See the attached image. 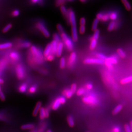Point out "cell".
Here are the masks:
<instances>
[{"mask_svg":"<svg viewBox=\"0 0 132 132\" xmlns=\"http://www.w3.org/2000/svg\"><path fill=\"white\" fill-rule=\"evenodd\" d=\"M27 88H28V86L27 84L26 83H23L19 87V91L21 93H24L26 92Z\"/></svg>","mask_w":132,"mask_h":132,"instance_id":"cell-29","label":"cell"},{"mask_svg":"<svg viewBox=\"0 0 132 132\" xmlns=\"http://www.w3.org/2000/svg\"><path fill=\"white\" fill-rule=\"evenodd\" d=\"M97 40L92 38L91 40H90V50H94L97 46Z\"/></svg>","mask_w":132,"mask_h":132,"instance_id":"cell-26","label":"cell"},{"mask_svg":"<svg viewBox=\"0 0 132 132\" xmlns=\"http://www.w3.org/2000/svg\"><path fill=\"white\" fill-rule=\"evenodd\" d=\"M10 57L13 60L18 61L19 59L20 56L18 53L15 52H13L10 54Z\"/></svg>","mask_w":132,"mask_h":132,"instance_id":"cell-27","label":"cell"},{"mask_svg":"<svg viewBox=\"0 0 132 132\" xmlns=\"http://www.w3.org/2000/svg\"><path fill=\"white\" fill-rule=\"evenodd\" d=\"M81 2L85 3L86 1L87 0H79Z\"/></svg>","mask_w":132,"mask_h":132,"instance_id":"cell-58","label":"cell"},{"mask_svg":"<svg viewBox=\"0 0 132 132\" xmlns=\"http://www.w3.org/2000/svg\"><path fill=\"white\" fill-rule=\"evenodd\" d=\"M12 24H7L3 30V32L4 33H6L12 28Z\"/></svg>","mask_w":132,"mask_h":132,"instance_id":"cell-39","label":"cell"},{"mask_svg":"<svg viewBox=\"0 0 132 132\" xmlns=\"http://www.w3.org/2000/svg\"><path fill=\"white\" fill-rule=\"evenodd\" d=\"M63 94L66 97L68 98V99H70V98H71V97H72L74 94L72 93V92L71 91L70 89L67 88V89H64L63 90Z\"/></svg>","mask_w":132,"mask_h":132,"instance_id":"cell-17","label":"cell"},{"mask_svg":"<svg viewBox=\"0 0 132 132\" xmlns=\"http://www.w3.org/2000/svg\"><path fill=\"white\" fill-rule=\"evenodd\" d=\"M60 98V102L61 104H65L66 102V99L65 97L64 96H61V97H59Z\"/></svg>","mask_w":132,"mask_h":132,"instance_id":"cell-51","label":"cell"},{"mask_svg":"<svg viewBox=\"0 0 132 132\" xmlns=\"http://www.w3.org/2000/svg\"><path fill=\"white\" fill-rule=\"evenodd\" d=\"M117 52L118 56H119L120 57H121V58L124 59V58L126 57V53H125V52H124L123 50H122V48H118L117 50Z\"/></svg>","mask_w":132,"mask_h":132,"instance_id":"cell-28","label":"cell"},{"mask_svg":"<svg viewBox=\"0 0 132 132\" xmlns=\"http://www.w3.org/2000/svg\"><path fill=\"white\" fill-rule=\"evenodd\" d=\"M45 109H46V118H48L50 116V110L48 108H45Z\"/></svg>","mask_w":132,"mask_h":132,"instance_id":"cell-54","label":"cell"},{"mask_svg":"<svg viewBox=\"0 0 132 132\" xmlns=\"http://www.w3.org/2000/svg\"><path fill=\"white\" fill-rule=\"evenodd\" d=\"M130 127L131 128V130H132V121H130Z\"/></svg>","mask_w":132,"mask_h":132,"instance_id":"cell-56","label":"cell"},{"mask_svg":"<svg viewBox=\"0 0 132 132\" xmlns=\"http://www.w3.org/2000/svg\"><path fill=\"white\" fill-rule=\"evenodd\" d=\"M37 87L36 85H33L31 86L29 89V92L31 94H34L37 92Z\"/></svg>","mask_w":132,"mask_h":132,"instance_id":"cell-41","label":"cell"},{"mask_svg":"<svg viewBox=\"0 0 132 132\" xmlns=\"http://www.w3.org/2000/svg\"><path fill=\"white\" fill-rule=\"evenodd\" d=\"M61 37L68 50L70 52L72 51L74 48L73 43L72 39H71L65 32L61 34Z\"/></svg>","mask_w":132,"mask_h":132,"instance_id":"cell-3","label":"cell"},{"mask_svg":"<svg viewBox=\"0 0 132 132\" xmlns=\"http://www.w3.org/2000/svg\"><path fill=\"white\" fill-rule=\"evenodd\" d=\"M21 46L22 48H28L29 47L31 46V43L30 42L28 41H26L22 43V44H21Z\"/></svg>","mask_w":132,"mask_h":132,"instance_id":"cell-36","label":"cell"},{"mask_svg":"<svg viewBox=\"0 0 132 132\" xmlns=\"http://www.w3.org/2000/svg\"><path fill=\"white\" fill-rule=\"evenodd\" d=\"M12 46H13L12 43L10 42L3 43L0 44V50H4V49L10 48L12 47Z\"/></svg>","mask_w":132,"mask_h":132,"instance_id":"cell-22","label":"cell"},{"mask_svg":"<svg viewBox=\"0 0 132 132\" xmlns=\"http://www.w3.org/2000/svg\"><path fill=\"white\" fill-rule=\"evenodd\" d=\"M67 1H73V0H67Z\"/></svg>","mask_w":132,"mask_h":132,"instance_id":"cell-61","label":"cell"},{"mask_svg":"<svg viewBox=\"0 0 132 132\" xmlns=\"http://www.w3.org/2000/svg\"><path fill=\"white\" fill-rule=\"evenodd\" d=\"M132 82V75L127 77V78H125L121 80L120 83L122 85H125V84H128L129 83Z\"/></svg>","mask_w":132,"mask_h":132,"instance_id":"cell-21","label":"cell"},{"mask_svg":"<svg viewBox=\"0 0 132 132\" xmlns=\"http://www.w3.org/2000/svg\"><path fill=\"white\" fill-rule=\"evenodd\" d=\"M66 61L65 58L64 57H61L60 59V67L62 69L66 67Z\"/></svg>","mask_w":132,"mask_h":132,"instance_id":"cell-31","label":"cell"},{"mask_svg":"<svg viewBox=\"0 0 132 132\" xmlns=\"http://www.w3.org/2000/svg\"><path fill=\"white\" fill-rule=\"evenodd\" d=\"M77 85L75 83H73V84L71 85V87H70V90L72 92V93H73L74 94H75L76 92L77 91Z\"/></svg>","mask_w":132,"mask_h":132,"instance_id":"cell-40","label":"cell"},{"mask_svg":"<svg viewBox=\"0 0 132 132\" xmlns=\"http://www.w3.org/2000/svg\"><path fill=\"white\" fill-rule=\"evenodd\" d=\"M43 55L45 57H46L48 55L52 54V46L51 43L48 44L46 46L45 48L44 51L43 52Z\"/></svg>","mask_w":132,"mask_h":132,"instance_id":"cell-16","label":"cell"},{"mask_svg":"<svg viewBox=\"0 0 132 132\" xmlns=\"http://www.w3.org/2000/svg\"><path fill=\"white\" fill-rule=\"evenodd\" d=\"M36 27L37 29H38L42 33V34L46 38H48L50 37V34L49 31L43 22H38L36 24Z\"/></svg>","mask_w":132,"mask_h":132,"instance_id":"cell-4","label":"cell"},{"mask_svg":"<svg viewBox=\"0 0 132 132\" xmlns=\"http://www.w3.org/2000/svg\"><path fill=\"white\" fill-rule=\"evenodd\" d=\"M122 109H123V105L121 104H119L114 108V109H113L112 111V114L113 115L118 114L121 112Z\"/></svg>","mask_w":132,"mask_h":132,"instance_id":"cell-20","label":"cell"},{"mask_svg":"<svg viewBox=\"0 0 132 132\" xmlns=\"http://www.w3.org/2000/svg\"><path fill=\"white\" fill-rule=\"evenodd\" d=\"M71 35L73 41L77 42L78 40V34L76 26L71 27Z\"/></svg>","mask_w":132,"mask_h":132,"instance_id":"cell-10","label":"cell"},{"mask_svg":"<svg viewBox=\"0 0 132 132\" xmlns=\"http://www.w3.org/2000/svg\"><path fill=\"white\" fill-rule=\"evenodd\" d=\"M58 43L55 41L53 40L51 42V44L52 46V54L54 55H56L57 51V46Z\"/></svg>","mask_w":132,"mask_h":132,"instance_id":"cell-15","label":"cell"},{"mask_svg":"<svg viewBox=\"0 0 132 132\" xmlns=\"http://www.w3.org/2000/svg\"><path fill=\"white\" fill-rule=\"evenodd\" d=\"M118 62V61L117 57L112 56L110 57H107L106 60L105 61V64L107 67L110 68L112 67V64H117Z\"/></svg>","mask_w":132,"mask_h":132,"instance_id":"cell-9","label":"cell"},{"mask_svg":"<svg viewBox=\"0 0 132 132\" xmlns=\"http://www.w3.org/2000/svg\"><path fill=\"white\" fill-rule=\"evenodd\" d=\"M69 21L72 27L76 26V15L74 12L71 10L69 9Z\"/></svg>","mask_w":132,"mask_h":132,"instance_id":"cell-6","label":"cell"},{"mask_svg":"<svg viewBox=\"0 0 132 132\" xmlns=\"http://www.w3.org/2000/svg\"><path fill=\"white\" fill-rule=\"evenodd\" d=\"M86 31V27L85 26H80L79 28V33L80 34H83Z\"/></svg>","mask_w":132,"mask_h":132,"instance_id":"cell-43","label":"cell"},{"mask_svg":"<svg viewBox=\"0 0 132 132\" xmlns=\"http://www.w3.org/2000/svg\"><path fill=\"white\" fill-rule=\"evenodd\" d=\"M116 26V22L114 21H112L109 23L107 28V30L110 32L112 31L115 29Z\"/></svg>","mask_w":132,"mask_h":132,"instance_id":"cell-23","label":"cell"},{"mask_svg":"<svg viewBox=\"0 0 132 132\" xmlns=\"http://www.w3.org/2000/svg\"><path fill=\"white\" fill-rule=\"evenodd\" d=\"M64 48V43L62 42H59L58 43V46H57V53L56 55L57 57H60L61 56L62 54L63 50Z\"/></svg>","mask_w":132,"mask_h":132,"instance_id":"cell-12","label":"cell"},{"mask_svg":"<svg viewBox=\"0 0 132 132\" xmlns=\"http://www.w3.org/2000/svg\"><path fill=\"white\" fill-rule=\"evenodd\" d=\"M85 87L87 89H88V90H90L93 89V85L92 83H87Z\"/></svg>","mask_w":132,"mask_h":132,"instance_id":"cell-48","label":"cell"},{"mask_svg":"<svg viewBox=\"0 0 132 132\" xmlns=\"http://www.w3.org/2000/svg\"></svg>","mask_w":132,"mask_h":132,"instance_id":"cell-62","label":"cell"},{"mask_svg":"<svg viewBox=\"0 0 132 132\" xmlns=\"http://www.w3.org/2000/svg\"><path fill=\"white\" fill-rule=\"evenodd\" d=\"M82 101L87 105L94 106L99 103V100L94 94H90L83 97Z\"/></svg>","mask_w":132,"mask_h":132,"instance_id":"cell-2","label":"cell"},{"mask_svg":"<svg viewBox=\"0 0 132 132\" xmlns=\"http://www.w3.org/2000/svg\"><path fill=\"white\" fill-rule=\"evenodd\" d=\"M53 40L55 41L57 43L61 42V36H60L57 33H55L53 34Z\"/></svg>","mask_w":132,"mask_h":132,"instance_id":"cell-34","label":"cell"},{"mask_svg":"<svg viewBox=\"0 0 132 132\" xmlns=\"http://www.w3.org/2000/svg\"><path fill=\"white\" fill-rule=\"evenodd\" d=\"M31 52L34 57L36 62L41 64L43 62V54L40 50L34 46H31L30 48Z\"/></svg>","mask_w":132,"mask_h":132,"instance_id":"cell-1","label":"cell"},{"mask_svg":"<svg viewBox=\"0 0 132 132\" xmlns=\"http://www.w3.org/2000/svg\"><path fill=\"white\" fill-rule=\"evenodd\" d=\"M60 10L64 16L69 21V10L64 5H62L60 7Z\"/></svg>","mask_w":132,"mask_h":132,"instance_id":"cell-14","label":"cell"},{"mask_svg":"<svg viewBox=\"0 0 132 132\" xmlns=\"http://www.w3.org/2000/svg\"><path fill=\"white\" fill-rule=\"evenodd\" d=\"M0 99L2 101H4L5 100V96L2 92H0Z\"/></svg>","mask_w":132,"mask_h":132,"instance_id":"cell-53","label":"cell"},{"mask_svg":"<svg viewBox=\"0 0 132 132\" xmlns=\"http://www.w3.org/2000/svg\"><path fill=\"white\" fill-rule=\"evenodd\" d=\"M99 23V20L97 19L96 18L94 19L93 23H92V31H94L96 30H97Z\"/></svg>","mask_w":132,"mask_h":132,"instance_id":"cell-24","label":"cell"},{"mask_svg":"<svg viewBox=\"0 0 132 132\" xmlns=\"http://www.w3.org/2000/svg\"><path fill=\"white\" fill-rule=\"evenodd\" d=\"M86 22V20L85 18L81 17L79 20V24L80 26H85Z\"/></svg>","mask_w":132,"mask_h":132,"instance_id":"cell-45","label":"cell"},{"mask_svg":"<svg viewBox=\"0 0 132 132\" xmlns=\"http://www.w3.org/2000/svg\"><path fill=\"white\" fill-rule=\"evenodd\" d=\"M4 83V81L3 79L0 78V84H3Z\"/></svg>","mask_w":132,"mask_h":132,"instance_id":"cell-55","label":"cell"},{"mask_svg":"<svg viewBox=\"0 0 132 132\" xmlns=\"http://www.w3.org/2000/svg\"><path fill=\"white\" fill-rule=\"evenodd\" d=\"M123 4L126 10L127 11H130L132 10V6H131L130 3L128 1H127L125 3H123Z\"/></svg>","mask_w":132,"mask_h":132,"instance_id":"cell-35","label":"cell"},{"mask_svg":"<svg viewBox=\"0 0 132 132\" xmlns=\"http://www.w3.org/2000/svg\"><path fill=\"white\" fill-rule=\"evenodd\" d=\"M76 59H77V55L76 53L74 52H71L67 61V66L70 68L72 67L76 62Z\"/></svg>","mask_w":132,"mask_h":132,"instance_id":"cell-7","label":"cell"},{"mask_svg":"<svg viewBox=\"0 0 132 132\" xmlns=\"http://www.w3.org/2000/svg\"><path fill=\"white\" fill-rule=\"evenodd\" d=\"M35 126L33 123H27L21 126V129L22 130H32L34 128Z\"/></svg>","mask_w":132,"mask_h":132,"instance_id":"cell-19","label":"cell"},{"mask_svg":"<svg viewBox=\"0 0 132 132\" xmlns=\"http://www.w3.org/2000/svg\"><path fill=\"white\" fill-rule=\"evenodd\" d=\"M61 105L60 98L59 97L57 98L54 102L52 106V108L53 110H57V109H59V108L60 107Z\"/></svg>","mask_w":132,"mask_h":132,"instance_id":"cell-13","label":"cell"},{"mask_svg":"<svg viewBox=\"0 0 132 132\" xmlns=\"http://www.w3.org/2000/svg\"><path fill=\"white\" fill-rule=\"evenodd\" d=\"M120 131H121V129L118 126L114 127L112 129L113 132H120Z\"/></svg>","mask_w":132,"mask_h":132,"instance_id":"cell-52","label":"cell"},{"mask_svg":"<svg viewBox=\"0 0 132 132\" xmlns=\"http://www.w3.org/2000/svg\"><path fill=\"white\" fill-rule=\"evenodd\" d=\"M96 57L97 59H100V60H103L104 61H105V60H106L107 59L106 56H105V55L102 53H97L96 55Z\"/></svg>","mask_w":132,"mask_h":132,"instance_id":"cell-33","label":"cell"},{"mask_svg":"<svg viewBox=\"0 0 132 132\" xmlns=\"http://www.w3.org/2000/svg\"><path fill=\"white\" fill-rule=\"evenodd\" d=\"M16 72L18 79H22L25 76V70L24 67L22 64H19L16 68Z\"/></svg>","mask_w":132,"mask_h":132,"instance_id":"cell-8","label":"cell"},{"mask_svg":"<svg viewBox=\"0 0 132 132\" xmlns=\"http://www.w3.org/2000/svg\"><path fill=\"white\" fill-rule=\"evenodd\" d=\"M86 64H98L102 65L105 64V61L97 58H87L83 61Z\"/></svg>","mask_w":132,"mask_h":132,"instance_id":"cell-5","label":"cell"},{"mask_svg":"<svg viewBox=\"0 0 132 132\" xmlns=\"http://www.w3.org/2000/svg\"><path fill=\"white\" fill-rule=\"evenodd\" d=\"M42 103L41 102H38L37 103L32 114L33 116L34 117L37 116L38 113H39V111L40 110L41 108H42Z\"/></svg>","mask_w":132,"mask_h":132,"instance_id":"cell-11","label":"cell"},{"mask_svg":"<svg viewBox=\"0 0 132 132\" xmlns=\"http://www.w3.org/2000/svg\"><path fill=\"white\" fill-rule=\"evenodd\" d=\"M109 15L110 19H111L112 21H116L118 17V14L116 12H112L110 14H109Z\"/></svg>","mask_w":132,"mask_h":132,"instance_id":"cell-30","label":"cell"},{"mask_svg":"<svg viewBox=\"0 0 132 132\" xmlns=\"http://www.w3.org/2000/svg\"><path fill=\"white\" fill-rule=\"evenodd\" d=\"M85 93V89H84V88H80L79 89H78L76 92L77 95L79 96L84 95Z\"/></svg>","mask_w":132,"mask_h":132,"instance_id":"cell-32","label":"cell"},{"mask_svg":"<svg viewBox=\"0 0 132 132\" xmlns=\"http://www.w3.org/2000/svg\"><path fill=\"white\" fill-rule=\"evenodd\" d=\"M121 2H122V3L123 4V3H125V2H126L127 1H128V0H121Z\"/></svg>","mask_w":132,"mask_h":132,"instance_id":"cell-57","label":"cell"},{"mask_svg":"<svg viewBox=\"0 0 132 132\" xmlns=\"http://www.w3.org/2000/svg\"><path fill=\"white\" fill-rule=\"evenodd\" d=\"M46 132H52V131L51 130H48Z\"/></svg>","mask_w":132,"mask_h":132,"instance_id":"cell-59","label":"cell"},{"mask_svg":"<svg viewBox=\"0 0 132 132\" xmlns=\"http://www.w3.org/2000/svg\"><path fill=\"white\" fill-rule=\"evenodd\" d=\"M103 13H99L97 14V15H96V18L100 20H101L102 18H103Z\"/></svg>","mask_w":132,"mask_h":132,"instance_id":"cell-50","label":"cell"},{"mask_svg":"<svg viewBox=\"0 0 132 132\" xmlns=\"http://www.w3.org/2000/svg\"><path fill=\"white\" fill-rule=\"evenodd\" d=\"M43 0H31V2L33 4H40L43 2Z\"/></svg>","mask_w":132,"mask_h":132,"instance_id":"cell-49","label":"cell"},{"mask_svg":"<svg viewBox=\"0 0 132 132\" xmlns=\"http://www.w3.org/2000/svg\"><path fill=\"white\" fill-rule=\"evenodd\" d=\"M67 123L68 124L69 127H73L75 126V121L74 120L73 117L71 116H67Z\"/></svg>","mask_w":132,"mask_h":132,"instance_id":"cell-18","label":"cell"},{"mask_svg":"<svg viewBox=\"0 0 132 132\" xmlns=\"http://www.w3.org/2000/svg\"><path fill=\"white\" fill-rule=\"evenodd\" d=\"M19 14H20V11L18 10H13V12H12V15L14 17L18 16L19 15Z\"/></svg>","mask_w":132,"mask_h":132,"instance_id":"cell-47","label":"cell"},{"mask_svg":"<svg viewBox=\"0 0 132 132\" xmlns=\"http://www.w3.org/2000/svg\"><path fill=\"white\" fill-rule=\"evenodd\" d=\"M39 118L41 120L44 119L46 118V109L44 107L41 108L39 112Z\"/></svg>","mask_w":132,"mask_h":132,"instance_id":"cell-25","label":"cell"},{"mask_svg":"<svg viewBox=\"0 0 132 132\" xmlns=\"http://www.w3.org/2000/svg\"><path fill=\"white\" fill-rule=\"evenodd\" d=\"M2 92V90H1V85H0V92Z\"/></svg>","mask_w":132,"mask_h":132,"instance_id":"cell-60","label":"cell"},{"mask_svg":"<svg viewBox=\"0 0 132 132\" xmlns=\"http://www.w3.org/2000/svg\"><path fill=\"white\" fill-rule=\"evenodd\" d=\"M56 28L57 29V31H59V33H60V34H61L62 33H64V28H63L61 24H57Z\"/></svg>","mask_w":132,"mask_h":132,"instance_id":"cell-38","label":"cell"},{"mask_svg":"<svg viewBox=\"0 0 132 132\" xmlns=\"http://www.w3.org/2000/svg\"><path fill=\"white\" fill-rule=\"evenodd\" d=\"M124 128H125V132H132L131 128L130 127V125L128 124H126L124 126Z\"/></svg>","mask_w":132,"mask_h":132,"instance_id":"cell-46","label":"cell"},{"mask_svg":"<svg viewBox=\"0 0 132 132\" xmlns=\"http://www.w3.org/2000/svg\"><path fill=\"white\" fill-rule=\"evenodd\" d=\"M100 31L99 30L97 29L95 31H94V34H93V37L92 38L96 39V40H98L99 37H100Z\"/></svg>","mask_w":132,"mask_h":132,"instance_id":"cell-37","label":"cell"},{"mask_svg":"<svg viewBox=\"0 0 132 132\" xmlns=\"http://www.w3.org/2000/svg\"><path fill=\"white\" fill-rule=\"evenodd\" d=\"M109 19H110L109 14L106 13V14H103V18H102L101 21L103 22H106L109 20Z\"/></svg>","mask_w":132,"mask_h":132,"instance_id":"cell-42","label":"cell"},{"mask_svg":"<svg viewBox=\"0 0 132 132\" xmlns=\"http://www.w3.org/2000/svg\"><path fill=\"white\" fill-rule=\"evenodd\" d=\"M46 57V60L48 61H53L54 59H55V55L52 54H51Z\"/></svg>","mask_w":132,"mask_h":132,"instance_id":"cell-44","label":"cell"}]
</instances>
